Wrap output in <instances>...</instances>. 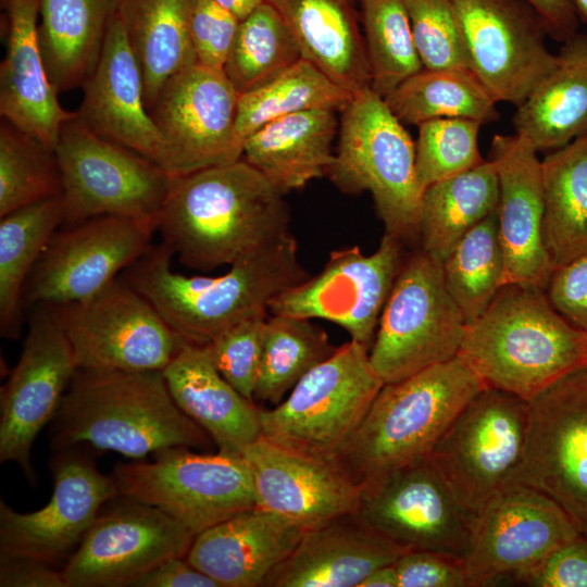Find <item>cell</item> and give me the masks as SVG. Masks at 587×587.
Returning a JSON list of instances; mask_svg holds the SVG:
<instances>
[{"mask_svg": "<svg viewBox=\"0 0 587 587\" xmlns=\"http://www.w3.org/2000/svg\"><path fill=\"white\" fill-rule=\"evenodd\" d=\"M529 404L519 484L554 500L587 536V370L563 377Z\"/></svg>", "mask_w": 587, "mask_h": 587, "instance_id": "19", "label": "cell"}, {"mask_svg": "<svg viewBox=\"0 0 587 587\" xmlns=\"http://www.w3.org/2000/svg\"><path fill=\"white\" fill-rule=\"evenodd\" d=\"M162 373L176 404L218 452L241 455L261 437L260 408L220 374L207 346L184 342Z\"/></svg>", "mask_w": 587, "mask_h": 587, "instance_id": "29", "label": "cell"}, {"mask_svg": "<svg viewBox=\"0 0 587 587\" xmlns=\"http://www.w3.org/2000/svg\"><path fill=\"white\" fill-rule=\"evenodd\" d=\"M545 21L549 36L566 42L577 35L579 20L570 0H528Z\"/></svg>", "mask_w": 587, "mask_h": 587, "instance_id": "54", "label": "cell"}, {"mask_svg": "<svg viewBox=\"0 0 587 587\" xmlns=\"http://www.w3.org/2000/svg\"><path fill=\"white\" fill-rule=\"evenodd\" d=\"M5 55L0 65V114L54 151L63 124L75 115L59 102L38 41L39 0H1Z\"/></svg>", "mask_w": 587, "mask_h": 587, "instance_id": "26", "label": "cell"}, {"mask_svg": "<svg viewBox=\"0 0 587 587\" xmlns=\"http://www.w3.org/2000/svg\"><path fill=\"white\" fill-rule=\"evenodd\" d=\"M82 88L76 117L88 129L161 166L162 138L146 108L139 64L115 13L99 62Z\"/></svg>", "mask_w": 587, "mask_h": 587, "instance_id": "25", "label": "cell"}, {"mask_svg": "<svg viewBox=\"0 0 587 587\" xmlns=\"http://www.w3.org/2000/svg\"><path fill=\"white\" fill-rule=\"evenodd\" d=\"M470 68L497 101L521 104L557 65L544 18L528 0H451Z\"/></svg>", "mask_w": 587, "mask_h": 587, "instance_id": "16", "label": "cell"}, {"mask_svg": "<svg viewBox=\"0 0 587 587\" xmlns=\"http://www.w3.org/2000/svg\"><path fill=\"white\" fill-rule=\"evenodd\" d=\"M371 89L385 97L423 68L403 0H359Z\"/></svg>", "mask_w": 587, "mask_h": 587, "instance_id": "43", "label": "cell"}, {"mask_svg": "<svg viewBox=\"0 0 587 587\" xmlns=\"http://www.w3.org/2000/svg\"><path fill=\"white\" fill-rule=\"evenodd\" d=\"M516 583L533 587H587V536L582 533L564 542Z\"/></svg>", "mask_w": 587, "mask_h": 587, "instance_id": "50", "label": "cell"}, {"mask_svg": "<svg viewBox=\"0 0 587 587\" xmlns=\"http://www.w3.org/2000/svg\"><path fill=\"white\" fill-rule=\"evenodd\" d=\"M338 145L327 176L342 192L369 191L387 234L419 236L423 190L415 142L384 97L366 88L340 112Z\"/></svg>", "mask_w": 587, "mask_h": 587, "instance_id": "6", "label": "cell"}, {"mask_svg": "<svg viewBox=\"0 0 587 587\" xmlns=\"http://www.w3.org/2000/svg\"><path fill=\"white\" fill-rule=\"evenodd\" d=\"M585 369L587 370V364H586V367H585Z\"/></svg>", "mask_w": 587, "mask_h": 587, "instance_id": "58", "label": "cell"}, {"mask_svg": "<svg viewBox=\"0 0 587 587\" xmlns=\"http://www.w3.org/2000/svg\"><path fill=\"white\" fill-rule=\"evenodd\" d=\"M224 9L235 15L239 21L248 17L255 11L265 0H215Z\"/></svg>", "mask_w": 587, "mask_h": 587, "instance_id": "56", "label": "cell"}, {"mask_svg": "<svg viewBox=\"0 0 587 587\" xmlns=\"http://www.w3.org/2000/svg\"><path fill=\"white\" fill-rule=\"evenodd\" d=\"M352 96L302 58L268 83L239 95L236 147L242 154L245 141L254 132L284 116L311 110L341 112Z\"/></svg>", "mask_w": 587, "mask_h": 587, "instance_id": "39", "label": "cell"}, {"mask_svg": "<svg viewBox=\"0 0 587 587\" xmlns=\"http://www.w3.org/2000/svg\"><path fill=\"white\" fill-rule=\"evenodd\" d=\"M172 257L164 243L151 246L123 278L178 337L201 346L245 319L267 313L273 300L310 277L292 234L239 258L214 277L175 273Z\"/></svg>", "mask_w": 587, "mask_h": 587, "instance_id": "2", "label": "cell"}, {"mask_svg": "<svg viewBox=\"0 0 587 587\" xmlns=\"http://www.w3.org/2000/svg\"><path fill=\"white\" fill-rule=\"evenodd\" d=\"M402 263V241L387 233L372 254L357 246L335 250L319 274L283 292L268 311L333 322L370 349Z\"/></svg>", "mask_w": 587, "mask_h": 587, "instance_id": "18", "label": "cell"}, {"mask_svg": "<svg viewBox=\"0 0 587 587\" xmlns=\"http://www.w3.org/2000/svg\"><path fill=\"white\" fill-rule=\"evenodd\" d=\"M295 36L302 58L354 95L371 88L359 0H265Z\"/></svg>", "mask_w": 587, "mask_h": 587, "instance_id": "30", "label": "cell"}, {"mask_svg": "<svg viewBox=\"0 0 587 587\" xmlns=\"http://www.w3.org/2000/svg\"><path fill=\"white\" fill-rule=\"evenodd\" d=\"M241 457L252 475L257 507L303 530L358 511L361 486L337 461L297 453L262 436Z\"/></svg>", "mask_w": 587, "mask_h": 587, "instance_id": "23", "label": "cell"}, {"mask_svg": "<svg viewBox=\"0 0 587 587\" xmlns=\"http://www.w3.org/2000/svg\"><path fill=\"white\" fill-rule=\"evenodd\" d=\"M50 307L77 370L163 371L186 342L124 278L87 300Z\"/></svg>", "mask_w": 587, "mask_h": 587, "instance_id": "12", "label": "cell"}, {"mask_svg": "<svg viewBox=\"0 0 587 587\" xmlns=\"http://www.w3.org/2000/svg\"><path fill=\"white\" fill-rule=\"evenodd\" d=\"M546 292L558 312L587 333V252L557 267Z\"/></svg>", "mask_w": 587, "mask_h": 587, "instance_id": "51", "label": "cell"}, {"mask_svg": "<svg viewBox=\"0 0 587 587\" xmlns=\"http://www.w3.org/2000/svg\"><path fill=\"white\" fill-rule=\"evenodd\" d=\"M158 222L102 215L55 232L25 286L28 303L87 300L150 248Z\"/></svg>", "mask_w": 587, "mask_h": 587, "instance_id": "17", "label": "cell"}, {"mask_svg": "<svg viewBox=\"0 0 587 587\" xmlns=\"http://www.w3.org/2000/svg\"><path fill=\"white\" fill-rule=\"evenodd\" d=\"M394 564L374 570L359 587H398V576Z\"/></svg>", "mask_w": 587, "mask_h": 587, "instance_id": "55", "label": "cell"}, {"mask_svg": "<svg viewBox=\"0 0 587 587\" xmlns=\"http://www.w3.org/2000/svg\"><path fill=\"white\" fill-rule=\"evenodd\" d=\"M52 426L57 449L90 446L137 460L213 442L176 404L162 371L77 370Z\"/></svg>", "mask_w": 587, "mask_h": 587, "instance_id": "3", "label": "cell"}, {"mask_svg": "<svg viewBox=\"0 0 587 587\" xmlns=\"http://www.w3.org/2000/svg\"><path fill=\"white\" fill-rule=\"evenodd\" d=\"M369 351L351 339L308 372L287 398L260 408L261 436L297 453L337 461L385 384Z\"/></svg>", "mask_w": 587, "mask_h": 587, "instance_id": "7", "label": "cell"}, {"mask_svg": "<svg viewBox=\"0 0 587 587\" xmlns=\"http://www.w3.org/2000/svg\"><path fill=\"white\" fill-rule=\"evenodd\" d=\"M579 534L554 500L528 485L513 484L472 515L470 548L463 559L469 587L516 583Z\"/></svg>", "mask_w": 587, "mask_h": 587, "instance_id": "14", "label": "cell"}, {"mask_svg": "<svg viewBox=\"0 0 587 587\" xmlns=\"http://www.w3.org/2000/svg\"><path fill=\"white\" fill-rule=\"evenodd\" d=\"M133 587H220L207 574L189 563L186 557L166 559L140 575Z\"/></svg>", "mask_w": 587, "mask_h": 587, "instance_id": "53", "label": "cell"}, {"mask_svg": "<svg viewBox=\"0 0 587 587\" xmlns=\"http://www.w3.org/2000/svg\"><path fill=\"white\" fill-rule=\"evenodd\" d=\"M333 110H311L272 121L243 143L241 159L279 192L301 189L327 174L339 120Z\"/></svg>", "mask_w": 587, "mask_h": 587, "instance_id": "31", "label": "cell"}, {"mask_svg": "<svg viewBox=\"0 0 587 587\" xmlns=\"http://www.w3.org/2000/svg\"><path fill=\"white\" fill-rule=\"evenodd\" d=\"M403 123L420 124L442 117L498 120V102L471 68H422L384 97Z\"/></svg>", "mask_w": 587, "mask_h": 587, "instance_id": "38", "label": "cell"}, {"mask_svg": "<svg viewBox=\"0 0 587 587\" xmlns=\"http://www.w3.org/2000/svg\"><path fill=\"white\" fill-rule=\"evenodd\" d=\"M466 321L450 296L442 264L423 250L403 261L370 348L385 383L407 378L458 355Z\"/></svg>", "mask_w": 587, "mask_h": 587, "instance_id": "10", "label": "cell"}, {"mask_svg": "<svg viewBox=\"0 0 587 587\" xmlns=\"http://www.w3.org/2000/svg\"><path fill=\"white\" fill-rule=\"evenodd\" d=\"M541 173L542 235L555 270L587 252V136L549 153Z\"/></svg>", "mask_w": 587, "mask_h": 587, "instance_id": "36", "label": "cell"}, {"mask_svg": "<svg viewBox=\"0 0 587 587\" xmlns=\"http://www.w3.org/2000/svg\"><path fill=\"white\" fill-rule=\"evenodd\" d=\"M76 371L71 344L53 309L40 304L0 397V461L16 463L30 482L35 479L34 440L53 420Z\"/></svg>", "mask_w": 587, "mask_h": 587, "instance_id": "21", "label": "cell"}, {"mask_svg": "<svg viewBox=\"0 0 587 587\" xmlns=\"http://www.w3.org/2000/svg\"><path fill=\"white\" fill-rule=\"evenodd\" d=\"M50 469L53 492L43 508L21 513L0 501V555L54 565L80 544L102 504L118 496L113 476L99 472L83 446L57 449Z\"/></svg>", "mask_w": 587, "mask_h": 587, "instance_id": "20", "label": "cell"}, {"mask_svg": "<svg viewBox=\"0 0 587 587\" xmlns=\"http://www.w3.org/2000/svg\"><path fill=\"white\" fill-rule=\"evenodd\" d=\"M529 421L528 401L484 387L434 446L430 459L471 515L509 486L519 484Z\"/></svg>", "mask_w": 587, "mask_h": 587, "instance_id": "8", "label": "cell"}, {"mask_svg": "<svg viewBox=\"0 0 587 587\" xmlns=\"http://www.w3.org/2000/svg\"><path fill=\"white\" fill-rule=\"evenodd\" d=\"M405 551L350 514L303 532L262 587H359L374 570Z\"/></svg>", "mask_w": 587, "mask_h": 587, "instance_id": "27", "label": "cell"}, {"mask_svg": "<svg viewBox=\"0 0 587 587\" xmlns=\"http://www.w3.org/2000/svg\"><path fill=\"white\" fill-rule=\"evenodd\" d=\"M63 222L62 195L1 217L0 329L3 337H18L24 288L49 240Z\"/></svg>", "mask_w": 587, "mask_h": 587, "instance_id": "37", "label": "cell"}, {"mask_svg": "<svg viewBox=\"0 0 587 587\" xmlns=\"http://www.w3.org/2000/svg\"><path fill=\"white\" fill-rule=\"evenodd\" d=\"M458 355L485 387L528 402L587 364V333L569 322L546 289L503 285L465 325Z\"/></svg>", "mask_w": 587, "mask_h": 587, "instance_id": "4", "label": "cell"}, {"mask_svg": "<svg viewBox=\"0 0 587 587\" xmlns=\"http://www.w3.org/2000/svg\"><path fill=\"white\" fill-rule=\"evenodd\" d=\"M239 93L223 68L199 62L174 75L149 111L172 177L241 159L235 143Z\"/></svg>", "mask_w": 587, "mask_h": 587, "instance_id": "15", "label": "cell"}, {"mask_svg": "<svg viewBox=\"0 0 587 587\" xmlns=\"http://www.w3.org/2000/svg\"><path fill=\"white\" fill-rule=\"evenodd\" d=\"M53 150L8 120L0 123V217L62 195Z\"/></svg>", "mask_w": 587, "mask_h": 587, "instance_id": "44", "label": "cell"}, {"mask_svg": "<svg viewBox=\"0 0 587 587\" xmlns=\"http://www.w3.org/2000/svg\"><path fill=\"white\" fill-rule=\"evenodd\" d=\"M239 22L215 0H188L189 35L198 62L223 68Z\"/></svg>", "mask_w": 587, "mask_h": 587, "instance_id": "48", "label": "cell"}, {"mask_svg": "<svg viewBox=\"0 0 587 587\" xmlns=\"http://www.w3.org/2000/svg\"><path fill=\"white\" fill-rule=\"evenodd\" d=\"M424 68L467 67L460 24L451 0H403Z\"/></svg>", "mask_w": 587, "mask_h": 587, "instance_id": "46", "label": "cell"}, {"mask_svg": "<svg viewBox=\"0 0 587 587\" xmlns=\"http://www.w3.org/2000/svg\"><path fill=\"white\" fill-rule=\"evenodd\" d=\"M555 67L517 105L515 134L537 151L587 136V36L564 42Z\"/></svg>", "mask_w": 587, "mask_h": 587, "instance_id": "32", "label": "cell"}, {"mask_svg": "<svg viewBox=\"0 0 587 587\" xmlns=\"http://www.w3.org/2000/svg\"><path fill=\"white\" fill-rule=\"evenodd\" d=\"M398 587H467L462 558L426 550L405 551L395 562Z\"/></svg>", "mask_w": 587, "mask_h": 587, "instance_id": "49", "label": "cell"}, {"mask_svg": "<svg viewBox=\"0 0 587 587\" xmlns=\"http://www.w3.org/2000/svg\"><path fill=\"white\" fill-rule=\"evenodd\" d=\"M120 20L139 64L148 111L164 85L198 62L188 24V0H117Z\"/></svg>", "mask_w": 587, "mask_h": 587, "instance_id": "34", "label": "cell"}, {"mask_svg": "<svg viewBox=\"0 0 587 587\" xmlns=\"http://www.w3.org/2000/svg\"><path fill=\"white\" fill-rule=\"evenodd\" d=\"M480 125L471 118L442 117L417 126L415 170L423 191L484 161L478 148Z\"/></svg>", "mask_w": 587, "mask_h": 587, "instance_id": "45", "label": "cell"}, {"mask_svg": "<svg viewBox=\"0 0 587 587\" xmlns=\"http://www.w3.org/2000/svg\"><path fill=\"white\" fill-rule=\"evenodd\" d=\"M337 348L327 333L309 319L267 316L253 398L278 404L308 372L333 355Z\"/></svg>", "mask_w": 587, "mask_h": 587, "instance_id": "40", "label": "cell"}, {"mask_svg": "<svg viewBox=\"0 0 587 587\" xmlns=\"http://www.w3.org/2000/svg\"><path fill=\"white\" fill-rule=\"evenodd\" d=\"M118 496L152 505L195 535L257 507L250 469L241 455L168 448L153 461L118 463Z\"/></svg>", "mask_w": 587, "mask_h": 587, "instance_id": "11", "label": "cell"}, {"mask_svg": "<svg viewBox=\"0 0 587 587\" xmlns=\"http://www.w3.org/2000/svg\"><path fill=\"white\" fill-rule=\"evenodd\" d=\"M267 316V313H263L245 319L205 345L220 374L238 392L252 401L261 365Z\"/></svg>", "mask_w": 587, "mask_h": 587, "instance_id": "47", "label": "cell"}, {"mask_svg": "<svg viewBox=\"0 0 587 587\" xmlns=\"http://www.w3.org/2000/svg\"><path fill=\"white\" fill-rule=\"evenodd\" d=\"M99 514L62 570L67 587H123L174 557L195 534L163 511L128 498Z\"/></svg>", "mask_w": 587, "mask_h": 587, "instance_id": "22", "label": "cell"}, {"mask_svg": "<svg viewBox=\"0 0 587 587\" xmlns=\"http://www.w3.org/2000/svg\"><path fill=\"white\" fill-rule=\"evenodd\" d=\"M446 287L466 324L476 320L504 285L497 211L472 227L442 263Z\"/></svg>", "mask_w": 587, "mask_h": 587, "instance_id": "41", "label": "cell"}, {"mask_svg": "<svg viewBox=\"0 0 587 587\" xmlns=\"http://www.w3.org/2000/svg\"><path fill=\"white\" fill-rule=\"evenodd\" d=\"M355 514L404 551L464 559L470 548L472 515L459 503L430 455L362 485Z\"/></svg>", "mask_w": 587, "mask_h": 587, "instance_id": "13", "label": "cell"}, {"mask_svg": "<svg viewBox=\"0 0 587 587\" xmlns=\"http://www.w3.org/2000/svg\"><path fill=\"white\" fill-rule=\"evenodd\" d=\"M117 0H39L38 41L59 92L83 87L102 53Z\"/></svg>", "mask_w": 587, "mask_h": 587, "instance_id": "33", "label": "cell"}, {"mask_svg": "<svg viewBox=\"0 0 587 587\" xmlns=\"http://www.w3.org/2000/svg\"><path fill=\"white\" fill-rule=\"evenodd\" d=\"M498 202L499 180L491 160L428 186L421 201L422 250L442 264L472 227L497 211Z\"/></svg>", "mask_w": 587, "mask_h": 587, "instance_id": "35", "label": "cell"}, {"mask_svg": "<svg viewBox=\"0 0 587 587\" xmlns=\"http://www.w3.org/2000/svg\"><path fill=\"white\" fill-rule=\"evenodd\" d=\"M519 135H495L489 160L499 180L497 208L504 285L546 289L554 266L545 246L541 161Z\"/></svg>", "mask_w": 587, "mask_h": 587, "instance_id": "24", "label": "cell"}, {"mask_svg": "<svg viewBox=\"0 0 587 587\" xmlns=\"http://www.w3.org/2000/svg\"><path fill=\"white\" fill-rule=\"evenodd\" d=\"M579 21L587 24V0H570Z\"/></svg>", "mask_w": 587, "mask_h": 587, "instance_id": "57", "label": "cell"}, {"mask_svg": "<svg viewBox=\"0 0 587 587\" xmlns=\"http://www.w3.org/2000/svg\"><path fill=\"white\" fill-rule=\"evenodd\" d=\"M484 387L459 355L384 384L337 462L362 486L429 455L453 419Z\"/></svg>", "mask_w": 587, "mask_h": 587, "instance_id": "5", "label": "cell"}, {"mask_svg": "<svg viewBox=\"0 0 587 587\" xmlns=\"http://www.w3.org/2000/svg\"><path fill=\"white\" fill-rule=\"evenodd\" d=\"M303 532L255 507L197 534L186 558L220 587H262L268 574L292 552Z\"/></svg>", "mask_w": 587, "mask_h": 587, "instance_id": "28", "label": "cell"}, {"mask_svg": "<svg viewBox=\"0 0 587 587\" xmlns=\"http://www.w3.org/2000/svg\"><path fill=\"white\" fill-rule=\"evenodd\" d=\"M1 587H67L53 564L22 555H0Z\"/></svg>", "mask_w": 587, "mask_h": 587, "instance_id": "52", "label": "cell"}, {"mask_svg": "<svg viewBox=\"0 0 587 587\" xmlns=\"http://www.w3.org/2000/svg\"><path fill=\"white\" fill-rule=\"evenodd\" d=\"M54 153L67 226L102 215L159 221L173 177L150 159L98 136L76 112Z\"/></svg>", "mask_w": 587, "mask_h": 587, "instance_id": "9", "label": "cell"}, {"mask_svg": "<svg viewBox=\"0 0 587 587\" xmlns=\"http://www.w3.org/2000/svg\"><path fill=\"white\" fill-rule=\"evenodd\" d=\"M300 59L291 30L265 1L239 22L223 70L241 95L274 79Z\"/></svg>", "mask_w": 587, "mask_h": 587, "instance_id": "42", "label": "cell"}, {"mask_svg": "<svg viewBox=\"0 0 587 587\" xmlns=\"http://www.w3.org/2000/svg\"><path fill=\"white\" fill-rule=\"evenodd\" d=\"M284 196L242 159L173 177L158 221L162 243L192 270L230 265L291 234Z\"/></svg>", "mask_w": 587, "mask_h": 587, "instance_id": "1", "label": "cell"}]
</instances>
